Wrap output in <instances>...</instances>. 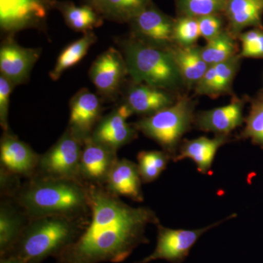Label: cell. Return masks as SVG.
Returning a JSON list of instances; mask_svg holds the SVG:
<instances>
[{
    "instance_id": "6da1fadb",
    "label": "cell",
    "mask_w": 263,
    "mask_h": 263,
    "mask_svg": "<svg viewBox=\"0 0 263 263\" xmlns=\"http://www.w3.org/2000/svg\"><path fill=\"white\" fill-rule=\"evenodd\" d=\"M90 214L77 240L56 257L57 263H119L146 245L147 226L160 223L148 207H132L105 186L89 185Z\"/></svg>"
},
{
    "instance_id": "7a4b0ae2",
    "label": "cell",
    "mask_w": 263,
    "mask_h": 263,
    "mask_svg": "<svg viewBox=\"0 0 263 263\" xmlns=\"http://www.w3.org/2000/svg\"><path fill=\"white\" fill-rule=\"evenodd\" d=\"M13 197L30 219L90 214L89 185L81 180L34 176L21 184Z\"/></svg>"
},
{
    "instance_id": "3957f363",
    "label": "cell",
    "mask_w": 263,
    "mask_h": 263,
    "mask_svg": "<svg viewBox=\"0 0 263 263\" xmlns=\"http://www.w3.org/2000/svg\"><path fill=\"white\" fill-rule=\"evenodd\" d=\"M89 217L52 216L29 220L18 239L1 257H12L22 263H41L56 258L80 236Z\"/></svg>"
},
{
    "instance_id": "277c9868",
    "label": "cell",
    "mask_w": 263,
    "mask_h": 263,
    "mask_svg": "<svg viewBox=\"0 0 263 263\" xmlns=\"http://www.w3.org/2000/svg\"><path fill=\"white\" fill-rule=\"evenodd\" d=\"M122 49L128 75L136 84L167 91L185 86L174 57L167 48L151 46L133 38L123 43Z\"/></svg>"
},
{
    "instance_id": "5b68a950",
    "label": "cell",
    "mask_w": 263,
    "mask_h": 263,
    "mask_svg": "<svg viewBox=\"0 0 263 263\" xmlns=\"http://www.w3.org/2000/svg\"><path fill=\"white\" fill-rule=\"evenodd\" d=\"M195 108V102L184 95L178 98L171 106L143 117L133 124L137 130L160 145L174 160L183 136L194 124Z\"/></svg>"
},
{
    "instance_id": "8992f818",
    "label": "cell",
    "mask_w": 263,
    "mask_h": 263,
    "mask_svg": "<svg viewBox=\"0 0 263 263\" xmlns=\"http://www.w3.org/2000/svg\"><path fill=\"white\" fill-rule=\"evenodd\" d=\"M84 141L69 128L46 152L40 156L34 176L79 179V166Z\"/></svg>"
},
{
    "instance_id": "52a82bcc",
    "label": "cell",
    "mask_w": 263,
    "mask_h": 263,
    "mask_svg": "<svg viewBox=\"0 0 263 263\" xmlns=\"http://www.w3.org/2000/svg\"><path fill=\"white\" fill-rule=\"evenodd\" d=\"M236 216L237 214H233L211 226L195 230L171 229L159 223L157 224V245L155 250L148 257L137 263H149L158 259H164L171 263H182L204 233Z\"/></svg>"
},
{
    "instance_id": "ba28073f",
    "label": "cell",
    "mask_w": 263,
    "mask_h": 263,
    "mask_svg": "<svg viewBox=\"0 0 263 263\" xmlns=\"http://www.w3.org/2000/svg\"><path fill=\"white\" fill-rule=\"evenodd\" d=\"M57 0H0V27L13 34L22 29H43Z\"/></svg>"
},
{
    "instance_id": "9c48e42d",
    "label": "cell",
    "mask_w": 263,
    "mask_h": 263,
    "mask_svg": "<svg viewBox=\"0 0 263 263\" xmlns=\"http://www.w3.org/2000/svg\"><path fill=\"white\" fill-rule=\"evenodd\" d=\"M135 38L142 42L165 48L174 44L175 19L156 8L152 3L130 22Z\"/></svg>"
},
{
    "instance_id": "30bf717a",
    "label": "cell",
    "mask_w": 263,
    "mask_h": 263,
    "mask_svg": "<svg viewBox=\"0 0 263 263\" xmlns=\"http://www.w3.org/2000/svg\"><path fill=\"white\" fill-rule=\"evenodd\" d=\"M118 160L117 151L87 138L81 154L79 179L88 185L105 186Z\"/></svg>"
},
{
    "instance_id": "8fae6325",
    "label": "cell",
    "mask_w": 263,
    "mask_h": 263,
    "mask_svg": "<svg viewBox=\"0 0 263 263\" xmlns=\"http://www.w3.org/2000/svg\"><path fill=\"white\" fill-rule=\"evenodd\" d=\"M133 114L127 105L123 103L100 119L90 138L116 151L129 144L138 137V131L127 122Z\"/></svg>"
},
{
    "instance_id": "7c38bea8",
    "label": "cell",
    "mask_w": 263,
    "mask_h": 263,
    "mask_svg": "<svg viewBox=\"0 0 263 263\" xmlns=\"http://www.w3.org/2000/svg\"><path fill=\"white\" fill-rule=\"evenodd\" d=\"M40 156L10 131L3 133L0 142L1 169L19 178L30 179L36 174Z\"/></svg>"
},
{
    "instance_id": "4fadbf2b",
    "label": "cell",
    "mask_w": 263,
    "mask_h": 263,
    "mask_svg": "<svg viewBox=\"0 0 263 263\" xmlns=\"http://www.w3.org/2000/svg\"><path fill=\"white\" fill-rule=\"evenodd\" d=\"M127 64L123 54L114 48L103 52L93 62L89 77L100 94L114 97L117 94L125 76Z\"/></svg>"
},
{
    "instance_id": "5bb4252c",
    "label": "cell",
    "mask_w": 263,
    "mask_h": 263,
    "mask_svg": "<svg viewBox=\"0 0 263 263\" xmlns=\"http://www.w3.org/2000/svg\"><path fill=\"white\" fill-rule=\"evenodd\" d=\"M41 53L38 48L19 46L13 38L8 37L0 48L1 75L15 86L27 82Z\"/></svg>"
},
{
    "instance_id": "9a60e30c",
    "label": "cell",
    "mask_w": 263,
    "mask_h": 263,
    "mask_svg": "<svg viewBox=\"0 0 263 263\" xmlns=\"http://www.w3.org/2000/svg\"><path fill=\"white\" fill-rule=\"evenodd\" d=\"M246 99L233 97L224 106L195 114L194 125L199 130L213 133L216 136H230L234 129L243 124Z\"/></svg>"
},
{
    "instance_id": "2e32d148",
    "label": "cell",
    "mask_w": 263,
    "mask_h": 263,
    "mask_svg": "<svg viewBox=\"0 0 263 263\" xmlns=\"http://www.w3.org/2000/svg\"><path fill=\"white\" fill-rule=\"evenodd\" d=\"M69 129L83 141L90 138L101 119L100 100L87 89H81L71 100Z\"/></svg>"
},
{
    "instance_id": "e0dca14e",
    "label": "cell",
    "mask_w": 263,
    "mask_h": 263,
    "mask_svg": "<svg viewBox=\"0 0 263 263\" xmlns=\"http://www.w3.org/2000/svg\"><path fill=\"white\" fill-rule=\"evenodd\" d=\"M231 141L230 136H216L213 138L202 136L195 139L183 140L173 161L176 162L190 159L196 164L198 172L211 175L216 152L220 147Z\"/></svg>"
},
{
    "instance_id": "ac0fdd59",
    "label": "cell",
    "mask_w": 263,
    "mask_h": 263,
    "mask_svg": "<svg viewBox=\"0 0 263 263\" xmlns=\"http://www.w3.org/2000/svg\"><path fill=\"white\" fill-rule=\"evenodd\" d=\"M142 179L138 164L127 159L118 160L109 174L105 187L118 197H126L135 202L144 200Z\"/></svg>"
},
{
    "instance_id": "d6986e66",
    "label": "cell",
    "mask_w": 263,
    "mask_h": 263,
    "mask_svg": "<svg viewBox=\"0 0 263 263\" xmlns=\"http://www.w3.org/2000/svg\"><path fill=\"white\" fill-rule=\"evenodd\" d=\"M30 219L13 197L1 196L0 257L14 245Z\"/></svg>"
},
{
    "instance_id": "ffe728a7",
    "label": "cell",
    "mask_w": 263,
    "mask_h": 263,
    "mask_svg": "<svg viewBox=\"0 0 263 263\" xmlns=\"http://www.w3.org/2000/svg\"><path fill=\"white\" fill-rule=\"evenodd\" d=\"M176 100L170 91L134 83L128 90L124 103L133 114L146 117L171 106Z\"/></svg>"
},
{
    "instance_id": "44dd1931",
    "label": "cell",
    "mask_w": 263,
    "mask_h": 263,
    "mask_svg": "<svg viewBox=\"0 0 263 263\" xmlns=\"http://www.w3.org/2000/svg\"><path fill=\"white\" fill-rule=\"evenodd\" d=\"M224 13L228 31L237 39L245 29L263 27V0H228Z\"/></svg>"
},
{
    "instance_id": "7402d4cb",
    "label": "cell",
    "mask_w": 263,
    "mask_h": 263,
    "mask_svg": "<svg viewBox=\"0 0 263 263\" xmlns=\"http://www.w3.org/2000/svg\"><path fill=\"white\" fill-rule=\"evenodd\" d=\"M167 48L174 57L184 86L195 87L209 67L202 60L200 47L196 45L182 46L172 44Z\"/></svg>"
},
{
    "instance_id": "603a6c76",
    "label": "cell",
    "mask_w": 263,
    "mask_h": 263,
    "mask_svg": "<svg viewBox=\"0 0 263 263\" xmlns=\"http://www.w3.org/2000/svg\"><path fill=\"white\" fill-rule=\"evenodd\" d=\"M67 25L76 32L87 33L100 27L103 23V15L89 5L77 6L70 2L57 3Z\"/></svg>"
},
{
    "instance_id": "cb8c5ba5",
    "label": "cell",
    "mask_w": 263,
    "mask_h": 263,
    "mask_svg": "<svg viewBox=\"0 0 263 263\" xmlns=\"http://www.w3.org/2000/svg\"><path fill=\"white\" fill-rule=\"evenodd\" d=\"M97 41V37L92 32L85 33L77 41L68 45L61 52L53 70L50 72V78L57 81L65 71L77 65L82 60L90 47Z\"/></svg>"
},
{
    "instance_id": "d4e9b609",
    "label": "cell",
    "mask_w": 263,
    "mask_h": 263,
    "mask_svg": "<svg viewBox=\"0 0 263 263\" xmlns=\"http://www.w3.org/2000/svg\"><path fill=\"white\" fill-rule=\"evenodd\" d=\"M237 38L224 29L216 37L200 47L202 60L209 66L216 65L239 54Z\"/></svg>"
},
{
    "instance_id": "484cf974",
    "label": "cell",
    "mask_w": 263,
    "mask_h": 263,
    "mask_svg": "<svg viewBox=\"0 0 263 263\" xmlns=\"http://www.w3.org/2000/svg\"><path fill=\"white\" fill-rule=\"evenodd\" d=\"M250 109L245 118V127L240 139H249L253 144L263 148V89L255 96L249 98Z\"/></svg>"
},
{
    "instance_id": "4316f807",
    "label": "cell",
    "mask_w": 263,
    "mask_h": 263,
    "mask_svg": "<svg viewBox=\"0 0 263 263\" xmlns=\"http://www.w3.org/2000/svg\"><path fill=\"white\" fill-rule=\"evenodd\" d=\"M152 4V0H103L101 15L115 22H129Z\"/></svg>"
},
{
    "instance_id": "83f0119b",
    "label": "cell",
    "mask_w": 263,
    "mask_h": 263,
    "mask_svg": "<svg viewBox=\"0 0 263 263\" xmlns=\"http://www.w3.org/2000/svg\"><path fill=\"white\" fill-rule=\"evenodd\" d=\"M137 160L142 181L150 183L158 179L172 158L164 151H142Z\"/></svg>"
},
{
    "instance_id": "f1b7e54d",
    "label": "cell",
    "mask_w": 263,
    "mask_h": 263,
    "mask_svg": "<svg viewBox=\"0 0 263 263\" xmlns=\"http://www.w3.org/2000/svg\"><path fill=\"white\" fill-rule=\"evenodd\" d=\"M228 0H177L179 16L200 17L224 13Z\"/></svg>"
},
{
    "instance_id": "f546056e",
    "label": "cell",
    "mask_w": 263,
    "mask_h": 263,
    "mask_svg": "<svg viewBox=\"0 0 263 263\" xmlns=\"http://www.w3.org/2000/svg\"><path fill=\"white\" fill-rule=\"evenodd\" d=\"M240 59L241 57L238 54L226 62L214 65L216 73L215 99L231 92L232 85L239 68Z\"/></svg>"
},
{
    "instance_id": "4dcf8cb0",
    "label": "cell",
    "mask_w": 263,
    "mask_h": 263,
    "mask_svg": "<svg viewBox=\"0 0 263 263\" xmlns=\"http://www.w3.org/2000/svg\"><path fill=\"white\" fill-rule=\"evenodd\" d=\"M200 37L198 20L196 18L179 16L175 19L174 43L182 46H193Z\"/></svg>"
},
{
    "instance_id": "1f68e13d",
    "label": "cell",
    "mask_w": 263,
    "mask_h": 263,
    "mask_svg": "<svg viewBox=\"0 0 263 263\" xmlns=\"http://www.w3.org/2000/svg\"><path fill=\"white\" fill-rule=\"evenodd\" d=\"M238 39L241 43V58L263 59V27L242 32Z\"/></svg>"
},
{
    "instance_id": "d6a6232c",
    "label": "cell",
    "mask_w": 263,
    "mask_h": 263,
    "mask_svg": "<svg viewBox=\"0 0 263 263\" xmlns=\"http://www.w3.org/2000/svg\"><path fill=\"white\" fill-rule=\"evenodd\" d=\"M14 87V85L5 76H0V124L4 132L10 131L8 126L10 97Z\"/></svg>"
},
{
    "instance_id": "836d02e7",
    "label": "cell",
    "mask_w": 263,
    "mask_h": 263,
    "mask_svg": "<svg viewBox=\"0 0 263 263\" xmlns=\"http://www.w3.org/2000/svg\"><path fill=\"white\" fill-rule=\"evenodd\" d=\"M198 20L199 29H200V37H202L206 41H211L216 37L223 30L224 22L221 14H213L206 16L200 17Z\"/></svg>"
},
{
    "instance_id": "e575fe53",
    "label": "cell",
    "mask_w": 263,
    "mask_h": 263,
    "mask_svg": "<svg viewBox=\"0 0 263 263\" xmlns=\"http://www.w3.org/2000/svg\"><path fill=\"white\" fill-rule=\"evenodd\" d=\"M216 77L215 66H209L206 72L195 85V91L196 95H205L215 99Z\"/></svg>"
},
{
    "instance_id": "d590c367",
    "label": "cell",
    "mask_w": 263,
    "mask_h": 263,
    "mask_svg": "<svg viewBox=\"0 0 263 263\" xmlns=\"http://www.w3.org/2000/svg\"><path fill=\"white\" fill-rule=\"evenodd\" d=\"M87 5L92 7L100 14H101L102 7H103V0H86Z\"/></svg>"
},
{
    "instance_id": "8d00e7d4",
    "label": "cell",
    "mask_w": 263,
    "mask_h": 263,
    "mask_svg": "<svg viewBox=\"0 0 263 263\" xmlns=\"http://www.w3.org/2000/svg\"><path fill=\"white\" fill-rule=\"evenodd\" d=\"M0 263H22L18 259L12 258V257H1Z\"/></svg>"
}]
</instances>
